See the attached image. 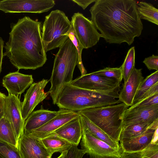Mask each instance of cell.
Returning a JSON list of instances; mask_svg holds the SVG:
<instances>
[{
    "instance_id": "9c48e42d",
    "label": "cell",
    "mask_w": 158,
    "mask_h": 158,
    "mask_svg": "<svg viewBox=\"0 0 158 158\" xmlns=\"http://www.w3.org/2000/svg\"><path fill=\"white\" fill-rule=\"evenodd\" d=\"M82 129L80 143L81 149L90 158H120L122 150L115 149L92 135L87 129Z\"/></svg>"
},
{
    "instance_id": "ab89813d",
    "label": "cell",
    "mask_w": 158,
    "mask_h": 158,
    "mask_svg": "<svg viewBox=\"0 0 158 158\" xmlns=\"http://www.w3.org/2000/svg\"><path fill=\"white\" fill-rule=\"evenodd\" d=\"M158 128L156 130L154 133L152 140L151 143L153 144H158Z\"/></svg>"
},
{
    "instance_id": "f1b7e54d",
    "label": "cell",
    "mask_w": 158,
    "mask_h": 158,
    "mask_svg": "<svg viewBox=\"0 0 158 158\" xmlns=\"http://www.w3.org/2000/svg\"><path fill=\"white\" fill-rule=\"evenodd\" d=\"M94 72L96 74L115 80L120 83L123 79L121 67L114 68L106 67Z\"/></svg>"
},
{
    "instance_id": "d4e9b609",
    "label": "cell",
    "mask_w": 158,
    "mask_h": 158,
    "mask_svg": "<svg viewBox=\"0 0 158 158\" xmlns=\"http://www.w3.org/2000/svg\"><path fill=\"white\" fill-rule=\"evenodd\" d=\"M0 139L18 148V140L9 121L4 117L0 120Z\"/></svg>"
},
{
    "instance_id": "d6986e66",
    "label": "cell",
    "mask_w": 158,
    "mask_h": 158,
    "mask_svg": "<svg viewBox=\"0 0 158 158\" xmlns=\"http://www.w3.org/2000/svg\"><path fill=\"white\" fill-rule=\"evenodd\" d=\"M53 132L73 144L78 146L83 132L80 115L65 123Z\"/></svg>"
},
{
    "instance_id": "cb8c5ba5",
    "label": "cell",
    "mask_w": 158,
    "mask_h": 158,
    "mask_svg": "<svg viewBox=\"0 0 158 158\" xmlns=\"http://www.w3.org/2000/svg\"><path fill=\"white\" fill-rule=\"evenodd\" d=\"M140 18L158 25V10L151 4L141 1L137 4Z\"/></svg>"
},
{
    "instance_id": "ffe728a7",
    "label": "cell",
    "mask_w": 158,
    "mask_h": 158,
    "mask_svg": "<svg viewBox=\"0 0 158 158\" xmlns=\"http://www.w3.org/2000/svg\"><path fill=\"white\" fill-rule=\"evenodd\" d=\"M58 113L59 110L44 109L42 106L40 110L32 112L25 120L24 133H29L40 127L55 117Z\"/></svg>"
},
{
    "instance_id": "484cf974",
    "label": "cell",
    "mask_w": 158,
    "mask_h": 158,
    "mask_svg": "<svg viewBox=\"0 0 158 158\" xmlns=\"http://www.w3.org/2000/svg\"><path fill=\"white\" fill-rule=\"evenodd\" d=\"M157 82L158 70L148 76L142 81L135 95L132 106L138 102L145 93Z\"/></svg>"
},
{
    "instance_id": "9a60e30c",
    "label": "cell",
    "mask_w": 158,
    "mask_h": 158,
    "mask_svg": "<svg viewBox=\"0 0 158 158\" xmlns=\"http://www.w3.org/2000/svg\"><path fill=\"white\" fill-rule=\"evenodd\" d=\"M158 120V105L148 107L127 108L123 127L137 123L154 122Z\"/></svg>"
},
{
    "instance_id": "d6a6232c",
    "label": "cell",
    "mask_w": 158,
    "mask_h": 158,
    "mask_svg": "<svg viewBox=\"0 0 158 158\" xmlns=\"http://www.w3.org/2000/svg\"><path fill=\"white\" fill-rule=\"evenodd\" d=\"M143 62L149 70H158V56L152 55V56L145 58Z\"/></svg>"
},
{
    "instance_id": "60d3db41",
    "label": "cell",
    "mask_w": 158,
    "mask_h": 158,
    "mask_svg": "<svg viewBox=\"0 0 158 158\" xmlns=\"http://www.w3.org/2000/svg\"><path fill=\"white\" fill-rule=\"evenodd\" d=\"M68 151H64L61 153L60 155L56 158H66L67 156Z\"/></svg>"
},
{
    "instance_id": "74e56055",
    "label": "cell",
    "mask_w": 158,
    "mask_h": 158,
    "mask_svg": "<svg viewBox=\"0 0 158 158\" xmlns=\"http://www.w3.org/2000/svg\"><path fill=\"white\" fill-rule=\"evenodd\" d=\"M6 96L0 92V120L4 116L5 100Z\"/></svg>"
},
{
    "instance_id": "5bb4252c",
    "label": "cell",
    "mask_w": 158,
    "mask_h": 158,
    "mask_svg": "<svg viewBox=\"0 0 158 158\" xmlns=\"http://www.w3.org/2000/svg\"><path fill=\"white\" fill-rule=\"evenodd\" d=\"M80 115L77 111L60 109L58 113L55 117L42 126L28 134L42 139L54 132L65 123Z\"/></svg>"
},
{
    "instance_id": "e575fe53",
    "label": "cell",
    "mask_w": 158,
    "mask_h": 158,
    "mask_svg": "<svg viewBox=\"0 0 158 158\" xmlns=\"http://www.w3.org/2000/svg\"><path fill=\"white\" fill-rule=\"evenodd\" d=\"M157 94H158V82L146 92L138 102L142 101Z\"/></svg>"
},
{
    "instance_id": "52a82bcc",
    "label": "cell",
    "mask_w": 158,
    "mask_h": 158,
    "mask_svg": "<svg viewBox=\"0 0 158 158\" xmlns=\"http://www.w3.org/2000/svg\"><path fill=\"white\" fill-rule=\"evenodd\" d=\"M74 33L84 48L96 45L101 37L92 21L79 12L75 13L71 21Z\"/></svg>"
},
{
    "instance_id": "ba28073f",
    "label": "cell",
    "mask_w": 158,
    "mask_h": 158,
    "mask_svg": "<svg viewBox=\"0 0 158 158\" xmlns=\"http://www.w3.org/2000/svg\"><path fill=\"white\" fill-rule=\"evenodd\" d=\"M120 83L115 80L97 75L93 72L81 76L69 84L89 90L110 94L118 92Z\"/></svg>"
},
{
    "instance_id": "7c38bea8",
    "label": "cell",
    "mask_w": 158,
    "mask_h": 158,
    "mask_svg": "<svg viewBox=\"0 0 158 158\" xmlns=\"http://www.w3.org/2000/svg\"><path fill=\"white\" fill-rule=\"evenodd\" d=\"M49 81L43 79L38 82L33 83L27 90L21 103L22 115L24 121L35 107L49 94L48 92L44 91V89Z\"/></svg>"
},
{
    "instance_id": "d590c367",
    "label": "cell",
    "mask_w": 158,
    "mask_h": 158,
    "mask_svg": "<svg viewBox=\"0 0 158 158\" xmlns=\"http://www.w3.org/2000/svg\"><path fill=\"white\" fill-rule=\"evenodd\" d=\"M120 158H141L140 151L128 152L122 151Z\"/></svg>"
},
{
    "instance_id": "4316f807",
    "label": "cell",
    "mask_w": 158,
    "mask_h": 158,
    "mask_svg": "<svg viewBox=\"0 0 158 158\" xmlns=\"http://www.w3.org/2000/svg\"><path fill=\"white\" fill-rule=\"evenodd\" d=\"M135 47H132L127 53L124 61L121 66L123 79L126 82L135 68Z\"/></svg>"
},
{
    "instance_id": "1f68e13d",
    "label": "cell",
    "mask_w": 158,
    "mask_h": 158,
    "mask_svg": "<svg viewBox=\"0 0 158 158\" xmlns=\"http://www.w3.org/2000/svg\"><path fill=\"white\" fill-rule=\"evenodd\" d=\"M158 105V94L140 102H138L129 108L148 107Z\"/></svg>"
},
{
    "instance_id": "8992f818",
    "label": "cell",
    "mask_w": 158,
    "mask_h": 158,
    "mask_svg": "<svg viewBox=\"0 0 158 158\" xmlns=\"http://www.w3.org/2000/svg\"><path fill=\"white\" fill-rule=\"evenodd\" d=\"M72 28L71 21L62 11L52 10L45 16L42 32L45 52L62 45L69 38Z\"/></svg>"
},
{
    "instance_id": "ac0fdd59",
    "label": "cell",
    "mask_w": 158,
    "mask_h": 158,
    "mask_svg": "<svg viewBox=\"0 0 158 158\" xmlns=\"http://www.w3.org/2000/svg\"><path fill=\"white\" fill-rule=\"evenodd\" d=\"M158 123L149 128L141 134L127 140L120 142L123 151L132 152L140 151L151 143Z\"/></svg>"
},
{
    "instance_id": "30bf717a",
    "label": "cell",
    "mask_w": 158,
    "mask_h": 158,
    "mask_svg": "<svg viewBox=\"0 0 158 158\" xmlns=\"http://www.w3.org/2000/svg\"><path fill=\"white\" fill-rule=\"evenodd\" d=\"M55 5L53 0H2L0 10L5 13H41L49 10Z\"/></svg>"
},
{
    "instance_id": "f35d334b",
    "label": "cell",
    "mask_w": 158,
    "mask_h": 158,
    "mask_svg": "<svg viewBox=\"0 0 158 158\" xmlns=\"http://www.w3.org/2000/svg\"><path fill=\"white\" fill-rule=\"evenodd\" d=\"M4 47V41L0 36V74L2 69V60L3 57V48Z\"/></svg>"
},
{
    "instance_id": "603a6c76",
    "label": "cell",
    "mask_w": 158,
    "mask_h": 158,
    "mask_svg": "<svg viewBox=\"0 0 158 158\" xmlns=\"http://www.w3.org/2000/svg\"><path fill=\"white\" fill-rule=\"evenodd\" d=\"M42 141L46 148L52 154L69 150L73 144L53 132L43 139Z\"/></svg>"
},
{
    "instance_id": "3957f363",
    "label": "cell",
    "mask_w": 158,
    "mask_h": 158,
    "mask_svg": "<svg viewBox=\"0 0 158 158\" xmlns=\"http://www.w3.org/2000/svg\"><path fill=\"white\" fill-rule=\"evenodd\" d=\"M118 92L107 94L65 85L59 94L56 104L60 109L78 111L85 109L105 107L122 102Z\"/></svg>"
},
{
    "instance_id": "83f0119b",
    "label": "cell",
    "mask_w": 158,
    "mask_h": 158,
    "mask_svg": "<svg viewBox=\"0 0 158 158\" xmlns=\"http://www.w3.org/2000/svg\"><path fill=\"white\" fill-rule=\"evenodd\" d=\"M0 158H22L18 148L0 139Z\"/></svg>"
},
{
    "instance_id": "f546056e",
    "label": "cell",
    "mask_w": 158,
    "mask_h": 158,
    "mask_svg": "<svg viewBox=\"0 0 158 158\" xmlns=\"http://www.w3.org/2000/svg\"><path fill=\"white\" fill-rule=\"evenodd\" d=\"M69 38L71 40L77 51L78 59L77 63V66L79 69L81 74V76H83L87 74V71L85 69L82 63L81 59V53L83 47L75 35L73 28H71L69 35Z\"/></svg>"
},
{
    "instance_id": "44dd1931",
    "label": "cell",
    "mask_w": 158,
    "mask_h": 158,
    "mask_svg": "<svg viewBox=\"0 0 158 158\" xmlns=\"http://www.w3.org/2000/svg\"><path fill=\"white\" fill-rule=\"evenodd\" d=\"M80 118L82 128L87 129L94 136L104 141L111 147L118 150H122L119 143L112 139L100 128L84 116L80 114Z\"/></svg>"
},
{
    "instance_id": "6da1fadb",
    "label": "cell",
    "mask_w": 158,
    "mask_h": 158,
    "mask_svg": "<svg viewBox=\"0 0 158 158\" xmlns=\"http://www.w3.org/2000/svg\"><path fill=\"white\" fill-rule=\"evenodd\" d=\"M134 0H96L89 11L101 37L110 44H131L143 25Z\"/></svg>"
},
{
    "instance_id": "8d00e7d4",
    "label": "cell",
    "mask_w": 158,
    "mask_h": 158,
    "mask_svg": "<svg viewBox=\"0 0 158 158\" xmlns=\"http://www.w3.org/2000/svg\"><path fill=\"white\" fill-rule=\"evenodd\" d=\"M71 1L81 7L83 10H85L90 4L95 2L96 0H72Z\"/></svg>"
},
{
    "instance_id": "277c9868",
    "label": "cell",
    "mask_w": 158,
    "mask_h": 158,
    "mask_svg": "<svg viewBox=\"0 0 158 158\" xmlns=\"http://www.w3.org/2000/svg\"><path fill=\"white\" fill-rule=\"evenodd\" d=\"M59 48L49 80L51 86L48 92L54 105L64 85L73 81V72L78 59L77 49L69 38Z\"/></svg>"
},
{
    "instance_id": "4dcf8cb0",
    "label": "cell",
    "mask_w": 158,
    "mask_h": 158,
    "mask_svg": "<svg viewBox=\"0 0 158 158\" xmlns=\"http://www.w3.org/2000/svg\"><path fill=\"white\" fill-rule=\"evenodd\" d=\"M141 158H158V144L150 143L140 151Z\"/></svg>"
},
{
    "instance_id": "7a4b0ae2",
    "label": "cell",
    "mask_w": 158,
    "mask_h": 158,
    "mask_svg": "<svg viewBox=\"0 0 158 158\" xmlns=\"http://www.w3.org/2000/svg\"><path fill=\"white\" fill-rule=\"evenodd\" d=\"M41 26V22L27 16L10 24L11 31L4 46L3 57L7 56L18 70H35L46 62Z\"/></svg>"
},
{
    "instance_id": "4fadbf2b",
    "label": "cell",
    "mask_w": 158,
    "mask_h": 158,
    "mask_svg": "<svg viewBox=\"0 0 158 158\" xmlns=\"http://www.w3.org/2000/svg\"><path fill=\"white\" fill-rule=\"evenodd\" d=\"M21 103L18 96L8 94L5 97L4 117L12 125L18 140L24 133L25 121L22 115Z\"/></svg>"
},
{
    "instance_id": "836d02e7",
    "label": "cell",
    "mask_w": 158,
    "mask_h": 158,
    "mask_svg": "<svg viewBox=\"0 0 158 158\" xmlns=\"http://www.w3.org/2000/svg\"><path fill=\"white\" fill-rule=\"evenodd\" d=\"M85 154L83 150L78 148L76 145L73 144L68 150L66 158H82Z\"/></svg>"
},
{
    "instance_id": "e0dca14e",
    "label": "cell",
    "mask_w": 158,
    "mask_h": 158,
    "mask_svg": "<svg viewBox=\"0 0 158 158\" xmlns=\"http://www.w3.org/2000/svg\"><path fill=\"white\" fill-rule=\"evenodd\" d=\"M142 69L135 68L127 81L124 82L119 94V99L127 107L131 106L139 86L144 79Z\"/></svg>"
},
{
    "instance_id": "5b68a950",
    "label": "cell",
    "mask_w": 158,
    "mask_h": 158,
    "mask_svg": "<svg viewBox=\"0 0 158 158\" xmlns=\"http://www.w3.org/2000/svg\"><path fill=\"white\" fill-rule=\"evenodd\" d=\"M127 105L124 103L105 107L91 108L77 112L119 143Z\"/></svg>"
},
{
    "instance_id": "8fae6325",
    "label": "cell",
    "mask_w": 158,
    "mask_h": 158,
    "mask_svg": "<svg viewBox=\"0 0 158 158\" xmlns=\"http://www.w3.org/2000/svg\"><path fill=\"white\" fill-rule=\"evenodd\" d=\"M18 148L22 158H52V154L42 139L24 133L19 138Z\"/></svg>"
},
{
    "instance_id": "7402d4cb",
    "label": "cell",
    "mask_w": 158,
    "mask_h": 158,
    "mask_svg": "<svg viewBox=\"0 0 158 158\" xmlns=\"http://www.w3.org/2000/svg\"><path fill=\"white\" fill-rule=\"evenodd\" d=\"M157 123L158 120L153 122L137 123L123 127L119 141L122 142L140 135Z\"/></svg>"
},
{
    "instance_id": "2e32d148",
    "label": "cell",
    "mask_w": 158,
    "mask_h": 158,
    "mask_svg": "<svg viewBox=\"0 0 158 158\" xmlns=\"http://www.w3.org/2000/svg\"><path fill=\"white\" fill-rule=\"evenodd\" d=\"M17 71L9 73L2 79L3 86L6 89L8 94L18 96L33 83V79L31 75H26Z\"/></svg>"
}]
</instances>
